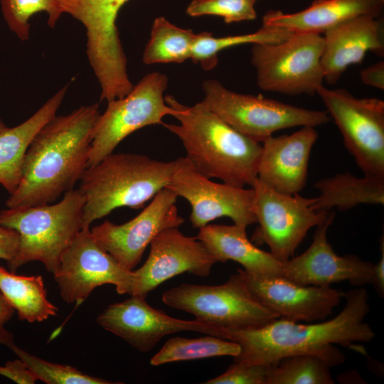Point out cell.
Instances as JSON below:
<instances>
[{
	"mask_svg": "<svg viewBox=\"0 0 384 384\" xmlns=\"http://www.w3.org/2000/svg\"><path fill=\"white\" fill-rule=\"evenodd\" d=\"M346 304L334 318L316 324H299L283 317L258 328L225 330V339L240 346L235 362L268 366L299 354H314L331 367L340 365L345 356L339 344L355 347L370 342L375 333L364 321L370 311L369 294L363 287L343 295Z\"/></svg>",
	"mask_w": 384,
	"mask_h": 384,
	"instance_id": "1",
	"label": "cell"
},
{
	"mask_svg": "<svg viewBox=\"0 0 384 384\" xmlns=\"http://www.w3.org/2000/svg\"><path fill=\"white\" fill-rule=\"evenodd\" d=\"M100 114L95 103L50 119L31 142L19 183L6 201V207L49 204L73 189L87 168Z\"/></svg>",
	"mask_w": 384,
	"mask_h": 384,
	"instance_id": "2",
	"label": "cell"
},
{
	"mask_svg": "<svg viewBox=\"0 0 384 384\" xmlns=\"http://www.w3.org/2000/svg\"><path fill=\"white\" fill-rule=\"evenodd\" d=\"M164 99L179 124L162 125L179 138L195 170L230 186L252 187L257 178L262 143L233 128L202 101L190 107L170 95Z\"/></svg>",
	"mask_w": 384,
	"mask_h": 384,
	"instance_id": "3",
	"label": "cell"
},
{
	"mask_svg": "<svg viewBox=\"0 0 384 384\" xmlns=\"http://www.w3.org/2000/svg\"><path fill=\"white\" fill-rule=\"evenodd\" d=\"M176 165V160L112 152L87 167L79 188L85 198L82 230L117 208H142L167 186Z\"/></svg>",
	"mask_w": 384,
	"mask_h": 384,
	"instance_id": "4",
	"label": "cell"
},
{
	"mask_svg": "<svg viewBox=\"0 0 384 384\" xmlns=\"http://www.w3.org/2000/svg\"><path fill=\"white\" fill-rule=\"evenodd\" d=\"M84 205L79 188H73L57 203L1 210L0 223L19 238L17 253L7 263L10 271L38 261L54 274L63 254L82 230Z\"/></svg>",
	"mask_w": 384,
	"mask_h": 384,
	"instance_id": "5",
	"label": "cell"
},
{
	"mask_svg": "<svg viewBox=\"0 0 384 384\" xmlns=\"http://www.w3.org/2000/svg\"><path fill=\"white\" fill-rule=\"evenodd\" d=\"M162 301L199 322L225 330L258 328L280 317L254 296L240 269L223 284H181L166 291Z\"/></svg>",
	"mask_w": 384,
	"mask_h": 384,
	"instance_id": "6",
	"label": "cell"
},
{
	"mask_svg": "<svg viewBox=\"0 0 384 384\" xmlns=\"http://www.w3.org/2000/svg\"><path fill=\"white\" fill-rule=\"evenodd\" d=\"M203 104L220 119L246 137L262 143L279 130L295 127H317L331 119L326 111L286 104L262 95L238 93L220 82L203 83Z\"/></svg>",
	"mask_w": 384,
	"mask_h": 384,
	"instance_id": "7",
	"label": "cell"
},
{
	"mask_svg": "<svg viewBox=\"0 0 384 384\" xmlns=\"http://www.w3.org/2000/svg\"><path fill=\"white\" fill-rule=\"evenodd\" d=\"M324 38L295 33L274 43L253 44L251 63L258 87L287 95H314L323 85Z\"/></svg>",
	"mask_w": 384,
	"mask_h": 384,
	"instance_id": "8",
	"label": "cell"
},
{
	"mask_svg": "<svg viewBox=\"0 0 384 384\" xmlns=\"http://www.w3.org/2000/svg\"><path fill=\"white\" fill-rule=\"evenodd\" d=\"M128 1L60 0L63 13L86 28L88 60L105 96L124 94L132 86L116 25L119 11Z\"/></svg>",
	"mask_w": 384,
	"mask_h": 384,
	"instance_id": "9",
	"label": "cell"
},
{
	"mask_svg": "<svg viewBox=\"0 0 384 384\" xmlns=\"http://www.w3.org/2000/svg\"><path fill=\"white\" fill-rule=\"evenodd\" d=\"M316 94L363 174L384 178V102L358 98L345 89L324 85Z\"/></svg>",
	"mask_w": 384,
	"mask_h": 384,
	"instance_id": "10",
	"label": "cell"
},
{
	"mask_svg": "<svg viewBox=\"0 0 384 384\" xmlns=\"http://www.w3.org/2000/svg\"><path fill=\"white\" fill-rule=\"evenodd\" d=\"M167 84L166 75L151 73L133 86L126 96L107 102L94 129L87 167L112 153L132 132L149 125H162L165 116L174 115V110L164 97Z\"/></svg>",
	"mask_w": 384,
	"mask_h": 384,
	"instance_id": "11",
	"label": "cell"
},
{
	"mask_svg": "<svg viewBox=\"0 0 384 384\" xmlns=\"http://www.w3.org/2000/svg\"><path fill=\"white\" fill-rule=\"evenodd\" d=\"M252 188L254 212L259 224L252 242L266 244L282 262L294 256L308 231L323 223L330 213L315 210L314 198L277 192L258 178Z\"/></svg>",
	"mask_w": 384,
	"mask_h": 384,
	"instance_id": "12",
	"label": "cell"
},
{
	"mask_svg": "<svg viewBox=\"0 0 384 384\" xmlns=\"http://www.w3.org/2000/svg\"><path fill=\"white\" fill-rule=\"evenodd\" d=\"M166 188L191 205L190 221L200 229L221 217L247 228L257 223L254 212V190L216 183L198 173L184 158L176 165Z\"/></svg>",
	"mask_w": 384,
	"mask_h": 384,
	"instance_id": "13",
	"label": "cell"
},
{
	"mask_svg": "<svg viewBox=\"0 0 384 384\" xmlns=\"http://www.w3.org/2000/svg\"><path fill=\"white\" fill-rule=\"evenodd\" d=\"M53 277L62 299L68 304L82 303L97 287L113 284L118 294H129L132 270L120 266L101 248L90 229H83L62 255Z\"/></svg>",
	"mask_w": 384,
	"mask_h": 384,
	"instance_id": "14",
	"label": "cell"
},
{
	"mask_svg": "<svg viewBox=\"0 0 384 384\" xmlns=\"http://www.w3.org/2000/svg\"><path fill=\"white\" fill-rule=\"evenodd\" d=\"M178 196L164 188L135 218L116 225L105 220L91 229V234L104 250L124 269L133 270L152 240L163 230L179 227L184 219L178 213Z\"/></svg>",
	"mask_w": 384,
	"mask_h": 384,
	"instance_id": "15",
	"label": "cell"
},
{
	"mask_svg": "<svg viewBox=\"0 0 384 384\" xmlns=\"http://www.w3.org/2000/svg\"><path fill=\"white\" fill-rule=\"evenodd\" d=\"M146 297L132 295L108 306L97 318L106 331L120 337L141 352L150 351L165 336L191 331L225 339L224 329L196 320L176 319L151 306Z\"/></svg>",
	"mask_w": 384,
	"mask_h": 384,
	"instance_id": "16",
	"label": "cell"
},
{
	"mask_svg": "<svg viewBox=\"0 0 384 384\" xmlns=\"http://www.w3.org/2000/svg\"><path fill=\"white\" fill-rule=\"evenodd\" d=\"M216 262L196 238L184 235L178 227L166 228L151 242L150 252L144 265L132 270L129 294L146 297L164 282L185 272L206 277Z\"/></svg>",
	"mask_w": 384,
	"mask_h": 384,
	"instance_id": "17",
	"label": "cell"
},
{
	"mask_svg": "<svg viewBox=\"0 0 384 384\" xmlns=\"http://www.w3.org/2000/svg\"><path fill=\"white\" fill-rule=\"evenodd\" d=\"M332 210L316 226L310 246L301 255L282 262V277L304 286H330L348 281L352 285L372 284L374 264L354 255H337L327 240L334 220Z\"/></svg>",
	"mask_w": 384,
	"mask_h": 384,
	"instance_id": "18",
	"label": "cell"
},
{
	"mask_svg": "<svg viewBox=\"0 0 384 384\" xmlns=\"http://www.w3.org/2000/svg\"><path fill=\"white\" fill-rule=\"evenodd\" d=\"M241 272L259 301L280 317L293 321L311 323L327 319L343 295L331 286H304L281 276L257 277Z\"/></svg>",
	"mask_w": 384,
	"mask_h": 384,
	"instance_id": "19",
	"label": "cell"
},
{
	"mask_svg": "<svg viewBox=\"0 0 384 384\" xmlns=\"http://www.w3.org/2000/svg\"><path fill=\"white\" fill-rule=\"evenodd\" d=\"M319 134L304 126L291 134L271 136L262 142L257 178L277 192L299 193L306 182L311 149Z\"/></svg>",
	"mask_w": 384,
	"mask_h": 384,
	"instance_id": "20",
	"label": "cell"
},
{
	"mask_svg": "<svg viewBox=\"0 0 384 384\" xmlns=\"http://www.w3.org/2000/svg\"><path fill=\"white\" fill-rule=\"evenodd\" d=\"M321 65L324 80L334 85L351 65L360 63L368 51L384 54V24L380 17L361 16L326 31Z\"/></svg>",
	"mask_w": 384,
	"mask_h": 384,
	"instance_id": "21",
	"label": "cell"
},
{
	"mask_svg": "<svg viewBox=\"0 0 384 384\" xmlns=\"http://www.w3.org/2000/svg\"><path fill=\"white\" fill-rule=\"evenodd\" d=\"M384 0H314L305 9L292 14L270 10L262 25L292 33L321 34L352 18L361 16L380 17Z\"/></svg>",
	"mask_w": 384,
	"mask_h": 384,
	"instance_id": "22",
	"label": "cell"
},
{
	"mask_svg": "<svg viewBox=\"0 0 384 384\" xmlns=\"http://www.w3.org/2000/svg\"><path fill=\"white\" fill-rule=\"evenodd\" d=\"M196 238L203 243L217 262L235 261L254 277H282V262L252 243L245 228L235 224H208L199 229Z\"/></svg>",
	"mask_w": 384,
	"mask_h": 384,
	"instance_id": "23",
	"label": "cell"
},
{
	"mask_svg": "<svg viewBox=\"0 0 384 384\" xmlns=\"http://www.w3.org/2000/svg\"><path fill=\"white\" fill-rule=\"evenodd\" d=\"M66 85L21 124L0 132V184L12 193L17 188L26 151L38 132L54 116L65 96Z\"/></svg>",
	"mask_w": 384,
	"mask_h": 384,
	"instance_id": "24",
	"label": "cell"
},
{
	"mask_svg": "<svg viewBox=\"0 0 384 384\" xmlns=\"http://www.w3.org/2000/svg\"><path fill=\"white\" fill-rule=\"evenodd\" d=\"M314 186L319 195L314 198L312 207L318 212L348 210L361 204L384 203L383 178L365 175L358 178L346 172L320 179Z\"/></svg>",
	"mask_w": 384,
	"mask_h": 384,
	"instance_id": "25",
	"label": "cell"
},
{
	"mask_svg": "<svg viewBox=\"0 0 384 384\" xmlns=\"http://www.w3.org/2000/svg\"><path fill=\"white\" fill-rule=\"evenodd\" d=\"M0 292L21 320L41 322L57 314V306L47 299L41 275H17L0 266Z\"/></svg>",
	"mask_w": 384,
	"mask_h": 384,
	"instance_id": "26",
	"label": "cell"
},
{
	"mask_svg": "<svg viewBox=\"0 0 384 384\" xmlns=\"http://www.w3.org/2000/svg\"><path fill=\"white\" fill-rule=\"evenodd\" d=\"M197 34L179 28L166 18H156L143 53L145 64L182 63L191 58Z\"/></svg>",
	"mask_w": 384,
	"mask_h": 384,
	"instance_id": "27",
	"label": "cell"
},
{
	"mask_svg": "<svg viewBox=\"0 0 384 384\" xmlns=\"http://www.w3.org/2000/svg\"><path fill=\"white\" fill-rule=\"evenodd\" d=\"M292 33L280 28L265 25L254 33L237 36L213 37L211 33L202 32L196 36L191 59L200 63L204 70H211L217 65L218 55L225 49L242 44L279 43Z\"/></svg>",
	"mask_w": 384,
	"mask_h": 384,
	"instance_id": "28",
	"label": "cell"
},
{
	"mask_svg": "<svg viewBox=\"0 0 384 384\" xmlns=\"http://www.w3.org/2000/svg\"><path fill=\"white\" fill-rule=\"evenodd\" d=\"M240 352L236 342L208 335L197 338L179 336L169 339L150 360L151 366L172 362L228 356L233 358Z\"/></svg>",
	"mask_w": 384,
	"mask_h": 384,
	"instance_id": "29",
	"label": "cell"
},
{
	"mask_svg": "<svg viewBox=\"0 0 384 384\" xmlns=\"http://www.w3.org/2000/svg\"><path fill=\"white\" fill-rule=\"evenodd\" d=\"M330 366L314 354H299L267 366L266 384H334Z\"/></svg>",
	"mask_w": 384,
	"mask_h": 384,
	"instance_id": "30",
	"label": "cell"
},
{
	"mask_svg": "<svg viewBox=\"0 0 384 384\" xmlns=\"http://www.w3.org/2000/svg\"><path fill=\"white\" fill-rule=\"evenodd\" d=\"M5 21L10 30L21 41L29 38L28 20L34 14L45 11L48 24L53 28L63 13L60 0H0Z\"/></svg>",
	"mask_w": 384,
	"mask_h": 384,
	"instance_id": "31",
	"label": "cell"
},
{
	"mask_svg": "<svg viewBox=\"0 0 384 384\" xmlns=\"http://www.w3.org/2000/svg\"><path fill=\"white\" fill-rule=\"evenodd\" d=\"M36 380L48 384H112L113 382L85 374L68 365L53 363L14 346L11 349Z\"/></svg>",
	"mask_w": 384,
	"mask_h": 384,
	"instance_id": "32",
	"label": "cell"
},
{
	"mask_svg": "<svg viewBox=\"0 0 384 384\" xmlns=\"http://www.w3.org/2000/svg\"><path fill=\"white\" fill-rule=\"evenodd\" d=\"M255 4L252 0H193L186 13L191 16H221L225 23H230L255 19Z\"/></svg>",
	"mask_w": 384,
	"mask_h": 384,
	"instance_id": "33",
	"label": "cell"
},
{
	"mask_svg": "<svg viewBox=\"0 0 384 384\" xmlns=\"http://www.w3.org/2000/svg\"><path fill=\"white\" fill-rule=\"evenodd\" d=\"M267 366L235 362L225 372L204 384H266Z\"/></svg>",
	"mask_w": 384,
	"mask_h": 384,
	"instance_id": "34",
	"label": "cell"
},
{
	"mask_svg": "<svg viewBox=\"0 0 384 384\" xmlns=\"http://www.w3.org/2000/svg\"><path fill=\"white\" fill-rule=\"evenodd\" d=\"M18 242L17 232L0 223V259L10 262L17 253Z\"/></svg>",
	"mask_w": 384,
	"mask_h": 384,
	"instance_id": "35",
	"label": "cell"
},
{
	"mask_svg": "<svg viewBox=\"0 0 384 384\" xmlns=\"http://www.w3.org/2000/svg\"><path fill=\"white\" fill-rule=\"evenodd\" d=\"M0 374L18 383H34L36 380L20 359L7 362L4 367L0 366Z\"/></svg>",
	"mask_w": 384,
	"mask_h": 384,
	"instance_id": "36",
	"label": "cell"
},
{
	"mask_svg": "<svg viewBox=\"0 0 384 384\" xmlns=\"http://www.w3.org/2000/svg\"><path fill=\"white\" fill-rule=\"evenodd\" d=\"M14 311V307L0 292V343L11 349L16 346L14 335L5 329L4 325L11 319Z\"/></svg>",
	"mask_w": 384,
	"mask_h": 384,
	"instance_id": "37",
	"label": "cell"
},
{
	"mask_svg": "<svg viewBox=\"0 0 384 384\" xmlns=\"http://www.w3.org/2000/svg\"><path fill=\"white\" fill-rule=\"evenodd\" d=\"M360 78L365 85L384 90V62H377L360 72Z\"/></svg>",
	"mask_w": 384,
	"mask_h": 384,
	"instance_id": "38",
	"label": "cell"
},
{
	"mask_svg": "<svg viewBox=\"0 0 384 384\" xmlns=\"http://www.w3.org/2000/svg\"><path fill=\"white\" fill-rule=\"evenodd\" d=\"M380 259L374 265L373 282L375 291L380 297H383L384 294V240L383 237L380 238Z\"/></svg>",
	"mask_w": 384,
	"mask_h": 384,
	"instance_id": "39",
	"label": "cell"
},
{
	"mask_svg": "<svg viewBox=\"0 0 384 384\" xmlns=\"http://www.w3.org/2000/svg\"><path fill=\"white\" fill-rule=\"evenodd\" d=\"M6 128H7V127H6V124L4 123V122L2 121V119L0 118V132L3 131V130L5 129Z\"/></svg>",
	"mask_w": 384,
	"mask_h": 384,
	"instance_id": "40",
	"label": "cell"
},
{
	"mask_svg": "<svg viewBox=\"0 0 384 384\" xmlns=\"http://www.w3.org/2000/svg\"><path fill=\"white\" fill-rule=\"evenodd\" d=\"M252 1H255V2H256V1H257V0H252Z\"/></svg>",
	"mask_w": 384,
	"mask_h": 384,
	"instance_id": "41",
	"label": "cell"
}]
</instances>
